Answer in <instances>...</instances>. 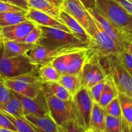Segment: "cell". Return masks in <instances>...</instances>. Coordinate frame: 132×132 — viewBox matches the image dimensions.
Masks as SVG:
<instances>
[{"label": "cell", "instance_id": "cell-1", "mask_svg": "<svg viewBox=\"0 0 132 132\" xmlns=\"http://www.w3.org/2000/svg\"><path fill=\"white\" fill-rule=\"evenodd\" d=\"M86 33L90 37L88 46L92 52L99 59L112 55H119L123 50L90 14Z\"/></svg>", "mask_w": 132, "mask_h": 132}, {"label": "cell", "instance_id": "cell-2", "mask_svg": "<svg viewBox=\"0 0 132 132\" xmlns=\"http://www.w3.org/2000/svg\"><path fill=\"white\" fill-rule=\"evenodd\" d=\"M97 10L113 26L132 36V15L113 0H95Z\"/></svg>", "mask_w": 132, "mask_h": 132}, {"label": "cell", "instance_id": "cell-3", "mask_svg": "<svg viewBox=\"0 0 132 132\" xmlns=\"http://www.w3.org/2000/svg\"><path fill=\"white\" fill-rule=\"evenodd\" d=\"M88 48V45H68L48 47L37 44L34 45L28 54L30 63L37 67L50 64L57 58L67 54L77 52Z\"/></svg>", "mask_w": 132, "mask_h": 132}, {"label": "cell", "instance_id": "cell-4", "mask_svg": "<svg viewBox=\"0 0 132 132\" xmlns=\"http://www.w3.org/2000/svg\"><path fill=\"white\" fill-rule=\"evenodd\" d=\"M101 59L104 60V64H102L107 74L113 79L118 92L132 97V77L125 68L118 55H112Z\"/></svg>", "mask_w": 132, "mask_h": 132}, {"label": "cell", "instance_id": "cell-5", "mask_svg": "<svg viewBox=\"0 0 132 132\" xmlns=\"http://www.w3.org/2000/svg\"><path fill=\"white\" fill-rule=\"evenodd\" d=\"M93 101L89 90L82 87L72 98V111L73 119L82 128L89 129Z\"/></svg>", "mask_w": 132, "mask_h": 132}, {"label": "cell", "instance_id": "cell-6", "mask_svg": "<svg viewBox=\"0 0 132 132\" xmlns=\"http://www.w3.org/2000/svg\"><path fill=\"white\" fill-rule=\"evenodd\" d=\"M82 87L89 89L95 84L104 81L107 73L102 64L101 59L88 48V57L84 64L81 73Z\"/></svg>", "mask_w": 132, "mask_h": 132}, {"label": "cell", "instance_id": "cell-7", "mask_svg": "<svg viewBox=\"0 0 132 132\" xmlns=\"http://www.w3.org/2000/svg\"><path fill=\"white\" fill-rule=\"evenodd\" d=\"M43 93L49 115L57 125L61 126L70 119L73 118L72 100L64 101L58 99L45 86Z\"/></svg>", "mask_w": 132, "mask_h": 132}, {"label": "cell", "instance_id": "cell-8", "mask_svg": "<svg viewBox=\"0 0 132 132\" xmlns=\"http://www.w3.org/2000/svg\"><path fill=\"white\" fill-rule=\"evenodd\" d=\"M36 67L30 63L28 54L15 57H0V75L3 79L27 73Z\"/></svg>", "mask_w": 132, "mask_h": 132}, {"label": "cell", "instance_id": "cell-9", "mask_svg": "<svg viewBox=\"0 0 132 132\" xmlns=\"http://www.w3.org/2000/svg\"><path fill=\"white\" fill-rule=\"evenodd\" d=\"M43 37L38 44L48 47L68 45H87L73 34L51 27L40 26Z\"/></svg>", "mask_w": 132, "mask_h": 132}, {"label": "cell", "instance_id": "cell-10", "mask_svg": "<svg viewBox=\"0 0 132 132\" xmlns=\"http://www.w3.org/2000/svg\"><path fill=\"white\" fill-rule=\"evenodd\" d=\"M89 14L98 22L101 27L110 37L115 41L122 50L127 49L129 44L131 42V36L126 34L124 32L113 26L108 19L104 18L96 8L87 9Z\"/></svg>", "mask_w": 132, "mask_h": 132}, {"label": "cell", "instance_id": "cell-11", "mask_svg": "<svg viewBox=\"0 0 132 132\" xmlns=\"http://www.w3.org/2000/svg\"><path fill=\"white\" fill-rule=\"evenodd\" d=\"M36 26L35 23L28 20L12 25L0 27V41L24 42V39Z\"/></svg>", "mask_w": 132, "mask_h": 132}, {"label": "cell", "instance_id": "cell-12", "mask_svg": "<svg viewBox=\"0 0 132 132\" xmlns=\"http://www.w3.org/2000/svg\"><path fill=\"white\" fill-rule=\"evenodd\" d=\"M12 92L21 102L24 116L30 114L39 116V117H43L49 114L43 90L35 99H31L15 92Z\"/></svg>", "mask_w": 132, "mask_h": 132}, {"label": "cell", "instance_id": "cell-13", "mask_svg": "<svg viewBox=\"0 0 132 132\" xmlns=\"http://www.w3.org/2000/svg\"><path fill=\"white\" fill-rule=\"evenodd\" d=\"M60 9L77 21L86 32L90 14L80 0H63Z\"/></svg>", "mask_w": 132, "mask_h": 132}, {"label": "cell", "instance_id": "cell-14", "mask_svg": "<svg viewBox=\"0 0 132 132\" xmlns=\"http://www.w3.org/2000/svg\"><path fill=\"white\" fill-rule=\"evenodd\" d=\"M4 80L6 85L10 90L31 99L37 97L42 92L45 86L43 82L30 83L10 79H4Z\"/></svg>", "mask_w": 132, "mask_h": 132}, {"label": "cell", "instance_id": "cell-15", "mask_svg": "<svg viewBox=\"0 0 132 132\" xmlns=\"http://www.w3.org/2000/svg\"><path fill=\"white\" fill-rule=\"evenodd\" d=\"M26 17L28 20L33 22L37 25L51 27V28H57V29L62 30L67 32L72 33V31L63 23L59 21L57 19H55L48 14L35 10L32 8H29V9L27 10Z\"/></svg>", "mask_w": 132, "mask_h": 132}, {"label": "cell", "instance_id": "cell-16", "mask_svg": "<svg viewBox=\"0 0 132 132\" xmlns=\"http://www.w3.org/2000/svg\"><path fill=\"white\" fill-rule=\"evenodd\" d=\"M24 118L36 132H63L61 127L55 123L49 114L43 117L28 114L25 115Z\"/></svg>", "mask_w": 132, "mask_h": 132}, {"label": "cell", "instance_id": "cell-17", "mask_svg": "<svg viewBox=\"0 0 132 132\" xmlns=\"http://www.w3.org/2000/svg\"><path fill=\"white\" fill-rule=\"evenodd\" d=\"M59 17L61 21L68 27V28L72 31L75 36H77L83 43L87 45H88L90 37L85 28L77 21L75 20L72 17L62 10L60 11Z\"/></svg>", "mask_w": 132, "mask_h": 132}, {"label": "cell", "instance_id": "cell-18", "mask_svg": "<svg viewBox=\"0 0 132 132\" xmlns=\"http://www.w3.org/2000/svg\"><path fill=\"white\" fill-rule=\"evenodd\" d=\"M34 45L18 41H6L3 43V55L5 57H15L27 54Z\"/></svg>", "mask_w": 132, "mask_h": 132}, {"label": "cell", "instance_id": "cell-19", "mask_svg": "<svg viewBox=\"0 0 132 132\" xmlns=\"http://www.w3.org/2000/svg\"><path fill=\"white\" fill-rule=\"evenodd\" d=\"M105 117L104 108L98 103L94 102L88 130L94 132H104Z\"/></svg>", "mask_w": 132, "mask_h": 132}, {"label": "cell", "instance_id": "cell-20", "mask_svg": "<svg viewBox=\"0 0 132 132\" xmlns=\"http://www.w3.org/2000/svg\"><path fill=\"white\" fill-rule=\"evenodd\" d=\"M28 7L48 14L62 22L60 19L61 9L47 0H28ZM63 23V22H62Z\"/></svg>", "mask_w": 132, "mask_h": 132}, {"label": "cell", "instance_id": "cell-21", "mask_svg": "<svg viewBox=\"0 0 132 132\" xmlns=\"http://www.w3.org/2000/svg\"><path fill=\"white\" fill-rule=\"evenodd\" d=\"M118 94L119 92L113 79L109 74H107L105 79L104 88L98 104L104 108L107 104H109L114 98L118 96Z\"/></svg>", "mask_w": 132, "mask_h": 132}, {"label": "cell", "instance_id": "cell-22", "mask_svg": "<svg viewBox=\"0 0 132 132\" xmlns=\"http://www.w3.org/2000/svg\"><path fill=\"white\" fill-rule=\"evenodd\" d=\"M88 48L77 52L73 54V57L71 59L67 68V74L79 76L88 57Z\"/></svg>", "mask_w": 132, "mask_h": 132}, {"label": "cell", "instance_id": "cell-23", "mask_svg": "<svg viewBox=\"0 0 132 132\" xmlns=\"http://www.w3.org/2000/svg\"><path fill=\"white\" fill-rule=\"evenodd\" d=\"M57 82L63 85L72 97L82 88L81 78L78 75L63 74Z\"/></svg>", "mask_w": 132, "mask_h": 132}, {"label": "cell", "instance_id": "cell-24", "mask_svg": "<svg viewBox=\"0 0 132 132\" xmlns=\"http://www.w3.org/2000/svg\"><path fill=\"white\" fill-rule=\"evenodd\" d=\"M38 73L41 81L45 84L58 82L62 76L52 63L39 67Z\"/></svg>", "mask_w": 132, "mask_h": 132}, {"label": "cell", "instance_id": "cell-25", "mask_svg": "<svg viewBox=\"0 0 132 132\" xmlns=\"http://www.w3.org/2000/svg\"><path fill=\"white\" fill-rule=\"evenodd\" d=\"M0 110L16 117H24V116L21 102L12 92L10 99L6 103L0 104Z\"/></svg>", "mask_w": 132, "mask_h": 132}, {"label": "cell", "instance_id": "cell-26", "mask_svg": "<svg viewBox=\"0 0 132 132\" xmlns=\"http://www.w3.org/2000/svg\"><path fill=\"white\" fill-rule=\"evenodd\" d=\"M27 13L15 12H0V27L12 25L27 20Z\"/></svg>", "mask_w": 132, "mask_h": 132}, {"label": "cell", "instance_id": "cell-27", "mask_svg": "<svg viewBox=\"0 0 132 132\" xmlns=\"http://www.w3.org/2000/svg\"><path fill=\"white\" fill-rule=\"evenodd\" d=\"M121 105L122 118L125 122L132 126V97L122 93L118 94Z\"/></svg>", "mask_w": 132, "mask_h": 132}, {"label": "cell", "instance_id": "cell-28", "mask_svg": "<svg viewBox=\"0 0 132 132\" xmlns=\"http://www.w3.org/2000/svg\"><path fill=\"white\" fill-rule=\"evenodd\" d=\"M45 86L57 98L64 101L72 100L73 97L68 92V90L57 82H50L45 84Z\"/></svg>", "mask_w": 132, "mask_h": 132}, {"label": "cell", "instance_id": "cell-29", "mask_svg": "<svg viewBox=\"0 0 132 132\" xmlns=\"http://www.w3.org/2000/svg\"><path fill=\"white\" fill-rule=\"evenodd\" d=\"M0 111L3 112L6 116V117L10 120L14 127L16 129L18 132H36L30 124L24 118V117H19L10 115L4 111Z\"/></svg>", "mask_w": 132, "mask_h": 132}, {"label": "cell", "instance_id": "cell-30", "mask_svg": "<svg viewBox=\"0 0 132 132\" xmlns=\"http://www.w3.org/2000/svg\"><path fill=\"white\" fill-rule=\"evenodd\" d=\"M122 117L106 115L104 132H122Z\"/></svg>", "mask_w": 132, "mask_h": 132}, {"label": "cell", "instance_id": "cell-31", "mask_svg": "<svg viewBox=\"0 0 132 132\" xmlns=\"http://www.w3.org/2000/svg\"><path fill=\"white\" fill-rule=\"evenodd\" d=\"M76 53V52H75ZM75 53L67 54V55H63L61 57L57 58L52 63L54 68L57 70L59 72H60L62 75L66 74L67 72L68 64L70 62L71 59L73 57V54Z\"/></svg>", "mask_w": 132, "mask_h": 132}, {"label": "cell", "instance_id": "cell-32", "mask_svg": "<svg viewBox=\"0 0 132 132\" xmlns=\"http://www.w3.org/2000/svg\"><path fill=\"white\" fill-rule=\"evenodd\" d=\"M106 115L113 116L115 117H122L121 105L119 97L114 98L104 108Z\"/></svg>", "mask_w": 132, "mask_h": 132}, {"label": "cell", "instance_id": "cell-33", "mask_svg": "<svg viewBox=\"0 0 132 132\" xmlns=\"http://www.w3.org/2000/svg\"><path fill=\"white\" fill-rule=\"evenodd\" d=\"M43 37L42 30L40 26L36 24V27L30 31L24 39V43L32 45H37Z\"/></svg>", "mask_w": 132, "mask_h": 132}, {"label": "cell", "instance_id": "cell-34", "mask_svg": "<svg viewBox=\"0 0 132 132\" xmlns=\"http://www.w3.org/2000/svg\"><path fill=\"white\" fill-rule=\"evenodd\" d=\"M60 126L63 132H86L87 131L81 127L73 118L70 119Z\"/></svg>", "mask_w": 132, "mask_h": 132}, {"label": "cell", "instance_id": "cell-35", "mask_svg": "<svg viewBox=\"0 0 132 132\" xmlns=\"http://www.w3.org/2000/svg\"><path fill=\"white\" fill-rule=\"evenodd\" d=\"M122 64L132 77V55L127 49L122 50L118 55Z\"/></svg>", "mask_w": 132, "mask_h": 132}, {"label": "cell", "instance_id": "cell-36", "mask_svg": "<svg viewBox=\"0 0 132 132\" xmlns=\"http://www.w3.org/2000/svg\"><path fill=\"white\" fill-rule=\"evenodd\" d=\"M104 82H105V79L104 81H101V82L95 84V85H94L90 88L88 89L90 95L92 97V99L94 103H99L103 88H104Z\"/></svg>", "mask_w": 132, "mask_h": 132}, {"label": "cell", "instance_id": "cell-37", "mask_svg": "<svg viewBox=\"0 0 132 132\" xmlns=\"http://www.w3.org/2000/svg\"><path fill=\"white\" fill-rule=\"evenodd\" d=\"M11 95V90L6 85L4 79H0V104L6 103L10 99Z\"/></svg>", "mask_w": 132, "mask_h": 132}, {"label": "cell", "instance_id": "cell-38", "mask_svg": "<svg viewBox=\"0 0 132 132\" xmlns=\"http://www.w3.org/2000/svg\"><path fill=\"white\" fill-rule=\"evenodd\" d=\"M0 12H15L27 13V10L19 6L0 1Z\"/></svg>", "mask_w": 132, "mask_h": 132}, {"label": "cell", "instance_id": "cell-39", "mask_svg": "<svg viewBox=\"0 0 132 132\" xmlns=\"http://www.w3.org/2000/svg\"><path fill=\"white\" fill-rule=\"evenodd\" d=\"M0 126L17 131L16 129L14 127V125L12 124L10 120L6 117V116L1 111H0Z\"/></svg>", "mask_w": 132, "mask_h": 132}, {"label": "cell", "instance_id": "cell-40", "mask_svg": "<svg viewBox=\"0 0 132 132\" xmlns=\"http://www.w3.org/2000/svg\"><path fill=\"white\" fill-rule=\"evenodd\" d=\"M0 1L19 6L26 10H28L29 9L28 3V0H0Z\"/></svg>", "mask_w": 132, "mask_h": 132}, {"label": "cell", "instance_id": "cell-41", "mask_svg": "<svg viewBox=\"0 0 132 132\" xmlns=\"http://www.w3.org/2000/svg\"><path fill=\"white\" fill-rule=\"evenodd\" d=\"M132 15V0H113Z\"/></svg>", "mask_w": 132, "mask_h": 132}, {"label": "cell", "instance_id": "cell-42", "mask_svg": "<svg viewBox=\"0 0 132 132\" xmlns=\"http://www.w3.org/2000/svg\"><path fill=\"white\" fill-rule=\"evenodd\" d=\"M86 9H92L95 7V0H80Z\"/></svg>", "mask_w": 132, "mask_h": 132}, {"label": "cell", "instance_id": "cell-43", "mask_svg": "<svg viewBox=\"0 0 132 132\" xmlns=\"http://www.w3.org/2000/svg\"><path fill=\"white\" fill-rule=\"evenodd\" d=\"M122 132H132L131 126H130L129 125H128L122 118Z\"/></svg>", "mask_w": 132, "mask_h": 132}, {"label": "cell", "instance_id": "cell-44", "mask_svg": "<svg viewBox=\"0 0 132 132\" xmlns=\"http://www.w3.org/2000/svg\"><path fill=\"white\" fill-rule=\"evenodd\" d=\"M47 1H50V3H52V4H54V5L57 6V7L60 8L61 5L62 3H63V0H47Z\"/></svg>", "mask_w": 132, "mask_h": 132}, {"label": "cell", "instance_id": "cell-45", "mask_svg": "<svg viewBox=\"0 0 132 132\" xmlns=\"http://www.w3.org/2000/svg\"><path fill=\"white\" fill-rule=\"evenodd\" d=\"M0 132H18V131H14V130H10V129L5 128H2L0 126Z\"/></svg>", "mask_w": 132, "mask_h": 132}, {"label": "cell", "instance_id": "cell-46", "mask_svg": "<svg viewBox=\"0 0 132 132\" xmlns=\"http://www.w3.org/2000/svg\"><path fill=\"white\" fill-rule=\"evenodd\" d=\"M127 50L130 53V54L132 55V42H131L130 44H129Z\"/></svg>", "mask_w": 132, "mask_h": 132}, {"label": "cell", "instance_id": "cell-47", "mask_svg": "<svg viewBox=\"0 0 132 132\" xmlns=\"http://www.w3.org/2000/svg\"><path fill=\"white\" fill-rule=\"evenodd\" d=\"M2 45H3V44L1 43V41H0V48H1V46H2Z\"/></svg>", "mask_w": 132, "mask_h": 132}, {"label": "cell", "instance_id": "cell-48", "mask_svg": "<svg viewBox=\"0 0 132 132\" xmlns=\"http://www.w3.org/2000/svg\"><path fill=\"white\" fill-rule=\"evenodd\" d=\"M87 132H94V131H92V130H88Z\"/></svg>", "mask_w": 132, "mask_h": 132}, {"label": "cell", "instance_id": "cell-49", "mask_svg": "<svg viewBox=\"0 0 132 132\" xmlns=\"http://www.w3.org/2000/svg\"><path fill=\"white\" fill-rule=\"evenodd\" d=\"M1 78H2V77H1V75H0V79H1Z\"/></svg>", "mask_w": 132, "mask_h": 132}, {"label": "cell", "instance_id": "cell-50", "mask_svg": "<svg viewBox=\"0 0 132 132\" xmlns=\"http://www.w3.org/2000/svg\"><path fill=\"white\" fill-rule=\"evenodd\" d=\"M131 42H132V36H131Z\"/></svg>", "mask_w": 132, "mask_h": 132}, {"label": "cell", "instance_id": "cell-51", "mask_svg": "<svg viewBox=\"0 0 132 132\" xmlns=\"http://www.w3.org/2000/svg\"><path fill=\"white\" fill-rule=\"evenodd\" d=\"M131 130H132V126H131Z\"/></svg>", "mask_w": 132, "mask_h": 132}, {"label": "cell", "instance_id": "cell-52", "mask_svg": "<svg viewBox=\"0 0 132 132\" xmlns=\"http://www.w3.org/2000/svg\"><path fill=\"white\" fill-rule=\"evenodd\" d=\"M86 132H87V131H86Z\"/></svg>", "mask_w": 132, "mask_h": 132}]
</instances>
